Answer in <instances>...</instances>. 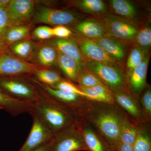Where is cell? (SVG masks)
<instances>
[{"instance_id":"obj_1","label":"cell","mask_w":151,"mask_h":151,"mask_svg":"<svg viewBox=\"0 0 151 151\" xmlns=\"http://www.w3.org/2000/svg\"><path fill=\"white\" fill-rule=\"evenodd\" d=\"M127 114L116 103L107 104L92 101L84 120L106 141L112 150L119 143L120 128Z\"/></svg>"},{"instance_id":"obj_2","label":"cell","mask_w":151,"mask_h":151,"mask_svg":"<svg viewBox=\"0 0 151 151\" xmlns=\"http://www.w3.org/2000/svg\"><path fill=\"white\" fill-rule=\"evenodd\" d=\"M38 88L40 96L34 103L33 111L54 135L80 124L83 119L50 98Z\"/></svg>"},{"instance_id":"obj_3","label":"cell","mask_w":151,"mask_h":151,"mask_svg":"<svg viewBox=\"0 0 151 151\" xmlns=\"http://www.w3.org/2000/svg\"><path fill=\"white\" fill-rule=\"evenodd\" d=\"M111 13L130 22L138 27L151 19L150 2L134 0H108Z\"/></svg>"},{"instance_id":"obj_4","label":"cell","mask_w":151,"mask_h":151,"mask_svg":"<svg viewBox=\"0 0 151 151\" xmlns=\"http://www.w3.org/2000/svg\"><path fill=\"white\" fill-rule=\"evenodd\" d=\"M85 67L94 73L112 93L130 92L124 68L91 61H87Z\"/></svg>"},{"instance_id":"obj_5","label":"cell","mask_w":151,"mask_h":151,"mask_svg":"<svg viewBox=\"0 0 151 151\" xmlns=\"http://www.w3.org/2000/svg\"><path fill=\"white\" fill-rule=\"evenodd\" d=\"M31 76L0 77V89L15 99L34 103L39 97L40 92Z\"/></svg>"},{"instance_id":"obj_6","label":"cell","mask_w":151,"mask_h":151,"mask_svg":"<svg viewBox=\"0 0 151 151\" xmlns=\"http://www.w3.org/2000/svg\"><path fill=\"white\" fill-rule=\"evenodd\" d=\"M34 79L37 85L48 97L67 108L79 118L83 119L85 113L89 110L92 101L77 94L53 89Z\"/></svg>"},{"instance_id":"obj_7","label":"cell","mask_w":151,"mask_h":151,"mask_svg":"<svg viewBox=\"0 0 151 151\" xmlns=\"http://www.w3.org/2000/svg\"><path fill=\"white\" fill-rule=\"evenodd\" d=\"M88 16L67 10L40 6L35 10L33 23H43L53 26H64L70 27Z\"/></svg>"},{"instance_id":"obj_8","label":"cell","mask_w":151,"mask_h":151,"mask_svg":"<svg viewBox=\"0 0 151 151\" xmlns=\"http://www.w3.org/2000/svg\"><path fill=\"white\" fill-rule=\"evenodd\" d=\"M94 17L102 23L108 37L122 41L132 46L137 34V26L110 12Z\"/></svg>"},{"instance_id":"obj_9","label":"cell","mask_w":151,"mask_h":151,"mask_svg":"<svg viewBox=\"0 0 151 151\" xmlns=\"http://www.w3.org/2000/svg\"><path fill=\"white\" fill-rule=\"evenodd\" d=\"M42 68L18 58L8 48L0 55V77L32 76L37 70Z\"/></svg>"},{"instance_id":"obj_10","label":"cell","mask_w":151,"mask_h":151,"mask_svg":"<svg viewBox=\"0 0 151 151\" xmlns=\"http://www.w3.org/2000/svg\"><path fill=\"white\" fill-rule=\"evenodd\" d=\"M88 151L81 131V122L55 134L51 151Z\"/></svg>"},{"instance_id":"obj_11","label":"cell","mask_w":151,"mask_h":151,"mask_svg":"<svg viewBox=\"0 0 151 151\" xmlns=\"http://www.w3.org/2000/svg\"><path fill=\"white\" fill-rule=\"evenodd\" d=\"M71 37L77 43L86 62L95 61L125 69L124 66L111 58L103 49L93 40L73 32Z\"/></svg>"},{"instance_id":"obj_12","label":"cell","mask_w":151,"mask_h":151,"mask_svg":"<svg viewBox=\"0 0 151 151\" xmlns=\"http://www.w3.org/2000/svg\"><path fill=\"white\" fill-rule=\"evenodd\" d=\"M30 115L33 119L31 129L25 142L18 151L35 150L54 137V134L47 128L33 110Z\"/></svg>"},{"instance_id":"obj_13","label":"cell","mask_w":151,"mask_h":151,"mask_svg":"<svg viewBox=\"0 0 151 151\" xmlns=\"http://www.w3.org/2000/svg\"><path fill=\"white\" fill-rule=\"evenodd\" d=\"M35 6V1L32 0H11L6 8L10 27L30 24Z\"/></svg>"},{"instance_id":"obj_14","label":"cell","mask_w":151,"mask_h":151,"mask_svg":"<svg viewBox=\"0 0 151 151\" xmlns=\"http://www.w3.org/2000/svg\"><path fill=\"white\" fill-rule=\"evenodd\" d=\"M116 62L125 68L127 56L132 46L110 37H104L93 40Z\"/></svg>"},{"instance_id":"obj_15","label":"cell","mask_w":151,"mask_h":151,"mask_svg":"<svg viewBox=\"0 0 151 151\" xmlns=\"http://www.w3.org/2000/svg\"><path fill=\"white\" fill-rule=\"evenodd\" d=\"M70 28L73 33L92 40L108 36L102 23L94 17H86Z\"/></svg>"},{"instance_id":"obj_16","label":"cell","mask_w":151,"mask_h":151,"mask_svg":"<svg viewBox=\"0 0 151 151\" xmlns=\"http://www.w3.org/2000/svg\"><path fill=\"white\" fill-rule=\"evenodd\" d=\"M150 52L146 55L142 62L127 76L128 89L132 96L138 99L147 86V75Z\"/></svg>"},{"instance_id":"obj_17","label":"cell","mask_w":151,"mask_h":151,"mask_svg":"<svg viewBox=\"0 0 151 151\" xmlns=\"http://www.w3.org/2000/svg\"><path fill=\"white\" fill-rule=\"evenodd\" d=\"M112 93L115 103L131 119L138 124L146 123L141 113L138 99L132 96L130 92Z\"/></svg>"},{"instance_id":"obj_18","label":"cell","mask_w":151,"mask_h":151,"mask_svg":"<svg viewBox=\"0 0 151 151\" xmlns=\"http://www.w3.org/2000/svg\"><path fill=\"white\" fill-rule=\"evenodd\" d=\"M57 51L73 58L77 63L79 71L85 67L86 60L81 53L77 43L70 37L68 38L55 39L50 42Z\"/></svg>"},{"instance_id":"obj_19","label":"cell","mask_w":151,"mask_h":151,"mask_svg":"<svg viewBox=\"0 0 151 151\" xmlns=\"http://www.w3.org/2000/svg\"><path fill=\"white\" fill-rule=\"evenodd\" d=\"M67 5L78 9L86 15L97 17L110 13L107 1L103 0H73L66 2Z\"/></svg>"},{"instance_id":"obj_20","label":"cell","mask_w":151,"mask_h":151,"mask_svg":"<svg viewBox=\"0 0 151 151\" xmlns=\"http://www.w3.org/2000/svg\"><path fill=\"white\" fill-rule=\"evenodd\" d=\"M81 129L88 151H112V149L105 139L84 119L81 122Z\"/></svg>"},{"instance_id":"obj_21","label":"cell","mask_w":151,"mask_h":151,"mask_svg":"<svg viewBox=\"0 0 151 151\" xmlns=\"http://www.w3.org/2000/svg\"><path fill=\"white\" fill-rule=\"evenodd\" d=\"M42 67L51 68L57 66V50L49 42L38 44L31 61Z\"/></svg>"},{"instance_id":"obj_22","label":"cell","mask_w":151,"mask_h":151,"mask_svg":"<svg viewBox=\"0 0 151 151\" xmlns=\"http://www.w3.org/2000/svg\"><path fill=\"white\" fill-rule=\"evenodd\" d=\"M34 103L23 101L10 97L0 89V109L13 116L24 113L30 115L33 110Z\"/></svg>"},{"instance_id":"obj_23","label":"cell","mask_w":151,"mask_h":151,"mask_svg":"<svg viewBox=\"0 0 151 151\" xmlns=\"http://www.w3.org/2000/svg\"><path fill=\"white\" fill-rule=\"evenodd\" d=\"M38 43L30 39L17 42L8 47L9 51L19 59L29 62Z\"/></svg>"},{"instance_id":"obj_24","label":"cell","mask_w":151,"mask_h":151,"mask_svg":"<svg viewBox=\"0 0 151 151\" xmlns=\"http://www.w3.org/2000/svg\"><path fill=\"white\" fill-rule=\"evenodd\" d=\"M57 65L68 80L77 83L79 70L73 58L57 51Z\"/></svg>"},{"instance_id":"obj_25","label":"cell","mask_w":151,"mask_h":151,"mask_svg":"<svg viewBox=\"0 0 151 151\" xmlns=\"http://www.w3.org/2000/svg\"><path fill=\"white\" fill-rule=\"evenodd\" d=\"M32 25L30 24L10 27L4 34L2 40L8 47L17 42L29 39L30 32Z\"/></svg>"},{"instance_id":"obj_26","label":"cell","mask_w":151,"mask_h":151,"mask_svg":"<svg viewBox=\"0 0 151 151\" xmlns=\"http://www.w3.org/2000/svg\"><path fill=\"white\" fill-rule=\"evenodd\" d=\"M78 86L81 91L87 94L88 100L107 104L115 103L113 93L103 85H98L88 88Z\"/></svg>"},{"instance_id":"obj_27","label":"cell","mask_w":151,"mask_h":151,"mask_svg":"<svg viewBox=\"0 0 151 151\" xmlns=\"http://www.w3.org/2000/svg\"><path fill=\"white\" fill-rule=\"evenodd\" d=\"M139 124L127 115L120 128L119 143L133 145L139 131Z\"/></svg>"},{"instance_id":"obj_28","label":"cell","mask_w":151,"mask_h":151,"mask_svg":"<svg viewBox=\"0 0 151 151\" xmlns=\"http://www.w3.org/2000/svg\"><path fill=\"white\" fill-rule=\"evenodd\" d=\"M133 147L134 151H151L150 124H139L137 136Z\"/></svg>"},{"instance_id":"obj_29","label":"cell","mask_w":151,"mask_h":151,"mask_svg":"<svg viewBox=\"0 0 151 151\" xmlns=\"http://www.w3.org/2000/svg\"><path fill=\"white\" fill-rule=\"evenodd\" d=\"M132 46L138 47L147 52H150L151 19L145 22L138 27L137 34Z\"/></svg>"},{"instance_id":"obj_30","label":"cell","mask_w":151,"mask_h":151,"mask_svg":"<svg viewBox=\"0 0 151 151\" xmlns=\"http://www.w3.org/2000/svg\"><path fill=\"white\" fill-rule=\"evenodd\" d=\"M32 76L40 83L51 87L65 79L58 71L47 68L38 69Z\"/></svg>"},{"instance_id":"obj_31","label":"cell","mask_w":151,"mask_h":151,"mask_svg":"<svg viewBox=\"0 0 151 151\" xmlns=\"http://www.w3.org/2000/svg\"><path fill=\"white\" fill-rule=\"evenodd\" d=\"M149 52H147L138 47H132L125 63V69L127 77L141 64L146 55Z\"/></svg>"},{"instance_id":"obj_32","label":"cell","mask_w":151,"mask_h":151,"mask_svg":"<svg viewBox=\"0 0 151 151\" xmlns=\"http://www.w3.org/2000/svg\"><path fill=\"white\" fill-rule=\"evenodd\" d=\"M142 115L146 123L151 122V87L147 84L138 98Z\"/></svg>"},{"instance_id":"obj_33","label":"cell","mask_w":151,"mask_h":151,"mask_svg":"<svg viewBox=\"0 0 151 151\" xmlns=\"http://www.w3.org/2000/svg\"><path fill=\"white\" fill-rule=\"evenodd\" d=\"M77 83L78 86L86 88L103 85L94 73L85 67L83 68L79 71Z\"/></svg>"},{"instance_id":"obj_34","label":"cell","mask_w":151,"mask_h":151,"mask_svg":"<svg viewBox=\"0 0 151 151\" xmlns=\"http://www.w3.org/2000/svg\"><path fill=\"white\" fill-rule=\"evenodd\" d=\"M52 88L77 94L81 97H85L87 99L88 98L87 94L81 91L78 87V85H75L68 80L64 79Z\"/></svg>"},{"instance_id":"obj_35","label":"cell","mask_w":151,"mask_h":151,"mask_svg":"<svg viewBox=\"0 0 151 151\" xmlns=\"http://www.w3.org/2000/svg\"><path fill=\"white\" fill-rule=\"evenodd\" d=\"M32 37L38 40H44L53 37L52 28L46 26L37 27L33 31Z\"/></svg>"},{"instance_id":"obj_36","label":"cell","mask_w":151,"mask_h":151,"mask_svg":"<svg viewBox=\"0 0 151 151\" xmlns=\"http://www.w3.org/2000/svg\"><path fill=\"white\" fill-rule=\"evenodd\" d=\"M53 37L57 38L65 39L70 37L73 34V32L68 27L64 26H58L52 28Z\"/></svg>"},{"instance_id":"obj_37","label":"cell","mask_w":151,"mask_h":151,"mask_svg":"<svg viewBox=\"0 0 151 151\" xmlns=\"http://www.w3.org/2000/svg\"><path fill=\"white\" fill-rule=\"evenodd\" d=\"M9 27V22L6 9L0 7V39L1 40L6 31Z\"/></svg>"},{"instance_id":"obj_38","label":"cell","mask_w":151,"mask_h":151,"mask_svg":"<svg viewBox=\"0 0 151 151\" xmlns=\"http://www.w3.org/2000/svg\"><path fill=\"white\" fill-rule=\"evenodd\" d=\"M116 150L117 151H134L133 145L119 143Z\"/></svg>"},{"instance_id":"obj_39","label":"cell","mask_w":151,"mask_h":151,"mask_svg":"<svg viewBox=\"0 0 151 151\" xmlns=\"http://www.w3.org/2000/svg\"><path fill=\"white\" fill-rule=\"evenodd\" d=\"M52 140H53V139L48 142L41 146L39 148L33 151H51L52 145Z\"/></svg>"},{"instance_id":"obj_40","label":"cell","mask_w":151,"mask_h":151,"mask_svg":"<svg viewBox=\"0 0 151 151\" xmlns=\"http://www.w3.org/2000/svg\"><path fill=\"white\" fill-rule=\"evenodd\" d=\"M11 1V0H0V7L6 8Z\"/></svg>"},{"instance_id":"obj_41","label":"cell","mask_w":151,"mask_h":151,"mask_svg":"<svg viewBox=\"0 0 151 151\" xmlns=\"http://www.w3.org/2000/svg\"><path fill=\"white\" fill-rule=\"evenodd\" d=\"M7 48V47L3 42L2 40L0 39V55L5 51Z\"/></svg>"},{"instance_id":"obj_42","label":"cell","mask_w":151,"mask_h":151,"mask_svg":"<svg viewBox=\"0 0 151 151\" xmlns=\"http://www.w3.org/2000/svg\"><path fill=\"white\" fill-rule=\"evenodd\" d=\"M117 151V150L116 149H113V150H112V151Z\"/></svg>"}]
</instances>
